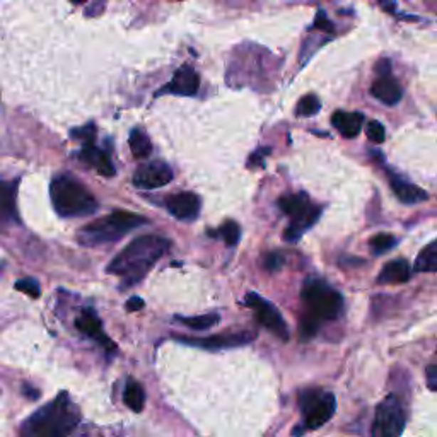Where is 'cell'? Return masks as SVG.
Listing matches in <instances>:
<instances>
[{"label": "cell", "instance_id": "cell-1", "mask_svg": "<svg viewBox=\"0 0 437 437\" xmlns=\"http://www.w3.org/2000/svg\"><path fill=\"white\" fill-rule=\"evenodd\" d=\"M169 246L171 244L168 239L161 238V236H140L128 244L117 258H113L106 272L123 278L122 287L135 285L137 282L147 275V272L157 263V260L164 256Z\"/></svg>", "mask_w": 437, "mask_h": 437}, {"label": "cell", "instance_id": "cell-31", "mask_svg": "<svg viewBox=\"0 0 437 437\" xmlns=\"http://www.w3.org/2000/svg\"><path fill=\"white\" fill-rule=\"evenodd\" d=\"M94 134H96V128H94V125H85V127H83V128H77V130L72 132V135H74V139L85 140V142H88V144H91V142H93Z\"/></svg>", "mask_w": 437, "mask_h": 437}, {"label": "cell", "instance_id": "cell-37", "mask_svg": "<svg viewBox=\"0 0 437 437\" xmlns=\"http://www.w3.org/2000/svg\"><path fill=\"white\" fill-rule=\"evenodd\" d=\"M379 6L383 7V11L389 12V14H395L396 12V0H379Z\"/></svg>", "mask_w": 437, "mask_h": 437}, {"label": "cell", "instance_id": "cell-33", "mask_svg": "<svg viewBox=\"0 0 437 437\" xmlns=\"http://www.w3.org/2000/svg\"><path fill=\"white\" fill-rule=\"evenodd\" d=\"M426 381L427 386L432 391H437V366H429L426 369Z\"/></svg>", "mask_w": 437, "mask_h": 437}, {"label": "cell", "instance_id": "cell-9", "mask_svg": "<svg viewBox=\"0 0 437 437\" xmlns=\"http://www.w3.org/2000/svg\"><path fill=\"white\" fill-rule=\"evenodd\" d=\"M244 304L255 311L256 320H258L261 327H265L268 332H272L273 335L282 338V340H287V338H289V330H287L285 321L272 302H268L267 299L260 298L258 294L250 293L246 294V298H244Z\"/></svg>", "mask_w": 437, "mask_h": 437}, {"label": "cell", "instance_id": "cell-21", "mask_svg": "<svg viewBox=\"0 0 437 437\" xmlns=\"http://www.w3.org/2000/svg\"><path fill=\"white\" fill-rule=\"evenodd\" d=\"M123 401H125V405L132 410V412H135V414L142 412L144 404H145L144 388L140 386L137 381L128 379L125 391H123Z\"/></svg>", "mask_w": 437, "mask_h": 437}, {"label": "cell", "instance_id": "cell-19", "mask_svg": "<svg viewBox=\"0 0 437 437\" xmlns=\"http://www.w3.org/2000/svg\"><path fill=\"white\" fill-rule=\"evenodd\" d=\"M412 268L406 260H395L386 263V267L381 270L378 280L381 284H404L410 278Z\"/></svg>", "mask_w": 437, "mask_h": 437}, {"label": "cell", "instance_id": "cell-7", "mask_svg": "<svg viewBox=\"0 0 437 437\" xmlns=\"http://www.w3.org/2000/svg\"><path fill=\"white\" fill-rule=\"evenodd\" d=\"M299 406L306 417V427L311 431L320 429L332 421L337 410V400L332 393H323L320 389H307L299 396Z\"/></svg>", "mask_w": 437, "mask_h": 437}, {"label": "cell", "instance_id": "cell-6", "mask_svg": "<svg viewBox=\"0 0 437 437\" xmlns=\"http://www.w3.org/2000/svg\"><path fill=\"white\" fill-rule=\"evenodd\" d=\"M278 207L282 209V212L287 217H290V226L284 234L287 241H298L304 234V231L310 229L318 221L321 212L320 207H315V205L310 204V199H307L306 194L282 196L278 200Z\"/></svg>", "mask_w": 437, "mask_h": 437}, {"label": "cell", "instance_id": "cell-2", "mask_svg": "<svg viewBox=\"0 0 437 437\" xmlns=\"http://www.w3.org/2000/svg\"><path fill=\"white\" fill-rule=\"evenodd\" d=\"M80 421V412L67 393L29 415L21 426L19 437H67Z\"/></svg>", "mask_w": 437, "mask_h": 437}, {"label": "cell", "instance_id": "cell-26", "mask_svg": "<svg viewBox=\"0 0 437 437\" xmlns=\"http://www.w3.org/2000/svg\"><path fill=\"white\" fill-rule=\"evenodd\" d=\"M371 248L376 255H381V253H386L391 250L393 246L396 244V238L391 234H376L371 238Z\"/></svg>", "mask_w": 437, "mask_h": 437}, {"label": "cell", "instance_id": "cell-22", "mask_svg": "<svg viewBox=\"0 0 437 437\" xmlns=\"http://www.w3.org/2000/svg\"><path fill=\"white\" fill-rule=\"evenodd\" d=\"M417 272H437V241L427 244L415 260Z\"/></svg>", "mask_w": 437, "mask_h": 437}, {"label": "cell", "instance_id": "cell-4", "mask_svg": "<svg viewBox=\"0 0 437 437\" xmlns=\"http://www.w3.org/2000/svg\"><path fill=\"white\" fill-rule=\"evenodd\" d=\"M51 204L62 217H84L98 209V202L83 183L70 177H58L50 186Z\"/></svg>", "mask_w": 437, "mask_h": 437}, {"label": "cell", "instance_id": "cell-3", "mask_svg": "<svg viewBox=\"0 0 437 437\" xmlns=\"http://www.w3.org/2000/svg\"><path fill=\"white\" fill-rule=\"evenodd\" d=\"M147 218L135 216V214L117 211L110 216L94 221L89 226L83 227L77 233V241L83 246H101V244H110L118 241L120 238L130 233V231L137 229V227L144 226Z\"/></svg>", "mask_w": 437, "mask_h": 437}, {"label": "cell", "instance_id": "cell-16", "mask_svg": "<svg viewBox=\"0 0 437 437\" xmlns=\"http://www.w3.org/2000/svg\"><path fill=\"white\" fill-rule=\"evenodd\" d=\"M371 94L376 100L384 102L388 106H395L396 102H400L404 91H401V85L396 83L391 77H379L371 88Z\"/></svg>", "mask_w": 437, "mask_h": 437}, {"label": "cell", "instance_id": "cell-12", "mask_svg": "<svg viewBox=\"0 0 437 437\" xmlns=\"http://www.w3.org/2000/svg\"><path fill=\"white\" fill-rule=\"evenodd\" d=\"M166 207L178 221H195L200 212V199L190 191H183V194L171 195L166 200Z\"/></svg>", "mask_w": 437, "mask_h": 437}, {"label": "cell", "instance_id": "cell-38", "mask_svg": "<svg viewBox=\"0 0 437 437\" xmlns=\"http://www.w3.org/2000/svg\"><path fill=\"white\" fill-rule=\"evenodd\" d=\"M23 388H24L23 393L29 398V400H38V398H40V391H36V388L29 386V384H24Z\"/></svg>", "mask_w": 437, "mask_h": 437}, {"label": "cell", "instance_id": "cell-15", "mask_svg": "<svg viewBox=\"0 0 437 437\" xmlns=\"http://www.w3.org/2000/svg\"><path fill=\"white\" fill-rule=\"evenodd\" d=\"M79 159L96 169L98 173L102 174V177L111 178L115 174V166L113 162H111L108 154L101 151V149L94 147L93 144H88L83 151L79 152Z\"/></svg>", "mask_w": 437, "mask_h": 437}, {"label": "cell", "instance_id": "cell-20", "mask_svg": "<svg viewBox=\"0 0 437 437\" xmlns=\"http://www.w3.org/2000/svg\"><path fill=\"white\" fill-rule=\"evenodd\" d=\"M16 194H17L16 181L9 183L0 179V218H14V221H17Z\"/></svg>", "mask_w": 437, "mask_h": 437}, {"label": "cell", "instance_id": "cell-5", "mask_svg": "<svg viewBox=\"0 0 437 437\" xmlns=\"http://www.w3.org/2000/svg\"><path fill=\"white\" fill-rule=\"evenodd\" d=\"M302 299L307 310L320 320H335L344 307V299L338 290L323 280H307L302 287Z\"/></svg>", "mask_w": 437, "mask_h": 437}, {"label": "cell", "instance_id": "cell-30", "mask_svg": "<svg viewBox=\"0 0 437 437\" xmlns=\"http://www.w3.org/2000/svg\"><path fill=\"white\" fill-rule=\"evenodd\" d=\"M367 137L374 144H383L384 139H386V130H384L383 123H379L378 120H372V122L367 123Z\"/></svg>", "mask_w": 437, "mask_h": 437}, {"label": "cell", "instance_id": "cell-13", "mask_svg": "<svg viewBox=\"0 0 437 437\" xmlns=\"http://www.w3.org/2000/svg\"><path fill=\"white\" fill-rule=\"evenodd\" d=\"M75 327L79 332H83L84 335L91 337L93 340H96L98 344L102 345V349L110 350V352H115V350H117V345L106 337L105 332H102L101 320L98 318V315L93 310H84L80 312L79 318L75 320Z\"/></svg>", "mask_w": 437, "mask_h": 437}, {"label": "cell", "instance_id": "cell-28", "mask_svg": "<svg viewBox=\"0 0 437 437\" xmlns=\"http://www.w3.org/2000/svg\"><path fill=\"white\" fill-rule=\"evenodd\" d=\"M321 320L316 318L315 315H306L301 321V325H299V330H301V335L302 338H311L316 335V332H318Z\"/></svg>", "mask_w": 437, "mask_h": 437}, {"label": "cell", "instance_id": "cell-24", "mask_svg": "<svg viewBox=\"0 0 437 437\" xmlns=\"http://www.w3.org/2000/svg\"><path fill=\"white\" fill-rule=\"evenodd\" d=\"M128 142H130L132 154H134L137 159H145V157L151 156L152 144L142 130H137V128L135 130H132L130 140H128Z\"/></svg>", "mask_w": 437, "mask_h": 437}, {"label": "cell", "instance_id": "cell-17", "mask_svg": "<svg viewBox=\"0 0 437 437\" xmlns=\"http://www.w3.org/2000/svg\"><path fill=\"white\" fill-rule=\"evenodd\" d=\"M389 185H391V190L395 191V195L398 196V200L404 204L414 205V204H421L423 200H427V194L422 190V188L412 185V183L405 181L396 174L389 173Z\"/></svg>", "mask_w": 437, "mask_h": 437}, {"label": "cell", "instance_id": "cell-18", "mask_svg": "<svg viewBox=\"0 0 437 437\" xmlns=\"http://www.w3.org/2000/svg\"><path fill=\"white\" fill-rule=\"evenodd\" d=\"M333 127L340 132L347 139H354L361 134L364 117L361 113H345V111H337L332 117Z\"/></svg>", "mask_w": 437, "mask_h": 437}, {"label": "cell", "instance_id": "cell-14", "mask_svg": "<svg viewBox=\"0 0 437 437\" xmlns=\"http://www.w3.org/2000/svg\"><path fill=\"white\" fill-rule=\"evenodd\" d=\"M200 88L199 74L195 72L194 67L183 65L177 70L173 75L171 83L166 85L164 91L171 94H178V96H195Z\"/></svg>", "mask_w": 437, "mask_h": 437}, {"label": "cell", "instance_id": "cell-29", "mask_svg": "<svg viewBox=\"0 0 437 437\" xmlns=\"http://www.w3.org/2000/svg\"><path fill=\"white\" fill-rule=\"evenodd\" d=\"M16 289L21 290V293L28 294L29 298L36 299L40 298L41 294V289H40V284H38L34 278H23V280H17L16 282Z\"/></svg>", "mask_w": 437, "mask_h": 437}, {"label": "cell", "instance_id": "cell-34", "mask_svg": "<svg viewBox=\"0 0 437 437\" xmlns=\"http://www.w3.org/2000/svg\"><path fill=\"white\" fill-rule=\"evenodd\" d=\"M315 28L318 29H323V31H328V33H333V24L330 23V21L325 17L323 12H320L318 17H316L315 21Z\"/></svg>", "mask_w": 437, "mask_h": 437}, {"label": "cell", "instance_id": "cell-11", "mask_svg": "<svg viewBox=\"0 0 437 437\" xmlns=\"http://www.w3.org/2000/svg\"><path fill=\"white\" fill-rule=\"evenodd\" d=\"M255 338V335L250 332L243 333H231V335H216L207 338H177L178 342L186 345L202 347L205 350H218V349H233V347L246 345Z\"/></svg>", "mask_w": 437, "mask_h": 437}, {"label": "cell", "instance_id": "cell-32", "mask_svg": "<svg viewBox=\"0 0 437 437\" xmlns=\"http://www.w3.org/2000/svg\"><path fill=\"white\" fill-rule=\"evenodd\" d=\"M282 263H284V258L278 253H270L267 258H265V268L270 270V272H275V270L282 267Z\"/></svg>", "mask_w": 437, "mask_h": 437}, {"label": "cell", "instance_id": "cell-23", "mask_svg": "<svg viewBox=\"0 0 437 437\" xmlns=\"http://www.w3.org/2000/svg\"><path fill=\"white\" fill-rule=\"evenodd\" d=\"M177 320L181 321L188 328L196 330V332H204V330L216 327L221 318H218V315H216V312H209V315L200 316H177Z\"/></svg>", "mask_w": 437, "mask_h": 437}, {"label": "cell", "instance_id": "cell-27", "mask_svg": "<svg viewBox=\"0 0 437 437\" xmlns=\"http://www.w3.org/2000/svg\"><path fill=\"white\" fill-rule=\"evenodd\" d=\"M321 108V101L315 94H307L304 96L298 105V115H302V117H312L316 115Z\"/></svg>", "mask_w": 437, "mask_h": 437}, {"label": "cell", "instance_id": "cell-36", "mask_svg": "<svg viewBox=\"0 0 437 437\" xmlns=\"http://www.w3.org/2000/svg\"><path fill=\"white\" fill-rule=\"evenodd\" d=\"M389 65H391V63H389L388 58L381 60L378 65H376V72H378L381 77H388L389 75Z\"/></svg>", "mask_w": 437, "mask_h": 437}, {"label": "cell", "instance_id": "cell-35", "mask_svg": "<svg viewBox=\"0 0 437 437\" xmlns=\"http://www.w3.org/2000/svg\"><path fill=\"white\" fill-rule=\"evenodd\" d=\"M144 306H145L144 299H140V298H130L127 301V310L128 311H139V310H142Z\"/></svg>", "mask_w": 437, "mask_h": 437}, {"label": "cell", "instance_id": "cell-8", "mask_svg": "<svg viewBox=\"0 0 437 437\" xmlns=\"http://www.w3.org/2000/svg\"><path fill=\"white\" fill-rule=\"evenodd\" d=\"M405 410L396 396H388L378 405L372 422V437H400L405 429Z\"/></svg>", "mask_w": 437, "mask_h": 437}, {"label": "cell", "instance_id": "cell-10", "mask_svg": "<svg viewBox=\"0 0 437 437\" xmlns=\"http://www.w3.org/2000/svg\"><path fill=\"white\" fill-rule=\"evenodd\" d=\"M173 169L161 161L142 164L134 174V185L140 190H156L173 181Z\"/></svg>", "mask_w": 437, "mask_h": 437}, {"label": "cell", "instance_id": "cell-25", "mask_svg": "<svg viewBox=\"0 0 437 437\" xmlns=\"http://www.w3.org/2000/svg\"><path fill=\"white\" fill-rule=\"evenodd\" d=\"M216 234H221V238L224 239L227 246H236L239 243V238H241V227L236 224L234 221H226L221 226V229H218V233H214V236Z\"/></svg>", "mask_w": 437, "mask_h": 437}, {"label": "cell", "instance_id": "cell-39", "mask_svg": "<svg viewBox=\"0 0 437 437\" xmlns=\"http://www.w3.org/2000/svg\"><path fill=\"white\" fill-rule=\"evenodd\" d=\"M72 2H74V4H84V2H88V0H72Z\"/></svg>", "mask_w": 437, "mask_h": 437}]
</instances>
